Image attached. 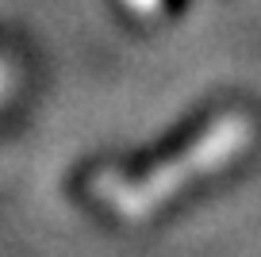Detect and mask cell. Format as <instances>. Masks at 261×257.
Segmentation results:
<instances>
[{
    "label": "cell",
    "mask_w": 261,
    "mask_h": 257,
    "mask_svg": "<svg viewBox=\"0 0 261 257\" xmlns=\"http://www.w3.org/2000/svg\"><path fill=\"white\" fill-rule=\"evenodd\" d=\"M250 138H253V123L246 119V115H238V112L223 115V119H215L188 150H180L177 158L165 161V165L150 169L146 177H135V181L100 177L96 196L112 208V215L127 219V223L146 219V215H154L162 203H169L185 185H192V181H200V177H212L223 165H230V161L250 146Z\"/></svg>",
    "instance_id": "obj_1"
},
{
    "label": "cell",
    "mask_w": 261,
    "mask_h": 257,
    "mask_svg": "<svg viewBox=\"0 0 261 257\" xmlns=\"http://www.w3.org/2000/svg\"><path fill=\"white\" fill-rule=\"evenodd\" d=\"M130 4V12H142V16H150V12H158V4L162 0H127Z\"/></svg>",
    "instance_id": "obj_2"
},
{
    "label": "cell",
    "mask_w": 261,
    "mask_h": 257,
    "mask_svg": "<svg viewBox=\"0 0 261 257\" xmlns=\"http://www.w3.org/2000/svg\"><path fill=\"white\" fill-rule=\"evenodd\" d=\"M8 85H12V69H8V62L0 58V100H4V92H8Z\"/></svg>",
    "instance_id": "obj_3"
}]
</instances>
